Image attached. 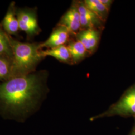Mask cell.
Returning a JSON list of instances; mask_svg holds the SVG:
<instances>
[{
	"instance_id": "6da1fadb",
	"label": "cell",
	"mask_w": 135,
	"mask_h": 135,
	"mask_svg": "<svg viewBox=\"0 0 135 135\" xmlns=\"http://www.w3.org/2000/svg\"><path fill=\"white\" fill-rule=\"evenodd\" d=\"M48 71H36L0 84V108L13 114L33 110L46 90Z\"/></svg>"
},
{
	"instance_id": "7a4b0ae2",
	"label": "cell",
	"mask_w": 135,
	"mask_h": 135,
	"mask_svg": "<svg viewBox=\"0 0 135 135\" xmlns=\"http://www.w3.org/2000/svg\"><path fill=\"white\" fill-rule=\"evenodd\" d=\"M8 38L13 55L11 78L36 72L39 64L45 58L42 54L41 43L22 42L9 35Z\"/></svg>"
},
{
	"instance_id": "3957f363",
	"label": "cell",
	"mask_w": 135,
	"mask_h": 135,
	"mask_svg": "<svg viewBox=\"0 0 135 135\" xmlns=\"http://www.w3.org/2000/svg\"><path fill=\"white\" fill-rule=\"evenodd\" d=\"M16 16L20 30L24 32L27 40L32 42L34 38L41 32L38 24L37 8L17 7Z\"/></svg>"
},
{
	"instance_id": "277c9868",
	"label": "cell",
	"mask_w": 135,
	"mask_h": 135,
	"mask_svg": "<svg viewBox=\"0 0 135 135\" xmlns=\"http://www.w3.org/2000/svg\"><path fill=\"white\" fill-rule=\"evenodd\" d=\"M114 116L135 117V85L129 88L107 111L93 119Z\"/></svg>"
},
{
	"instance_id": "5b68a950",
	"label": "cell",
	"mask_w": 135,
	"mask_h": 135,
	"mask_svg": "<svg viewBox=\"0 0 135 135\" xmlns=\"http://www.w3.org/2000/svg\"><path fill=\"white\" fill-rule=\"evenodd\" d=\"M75 4L80 15L81 30L96 29L102 30L104 29L105 23L96 15L88 9L84 2H77Z\"/></svg>"
},
{
	"instance_id": "8992f818",
	"label": "cell",
	"mask_w": 135,
	"mask_h": 135,
	"mask_svg": "<svg viewBox=\"0 0 135 135\" xmlns=\"http://www.w3.org/2000/svg\"><path fill=\"white\" fill-rule=\"evenodd\" d=\"M101 31L96 29H83L75 35L76 39L80 42L89 54L92 55L98 47Z\"/></svg>"
},
{
	"instance_id": "52a82bcc",
	"label": "cell",
	"mask_w": 135,
	"mask_h": 135,
	"mask_svg": "<svg viewBox=\"0 0 135 135\" xmlns=\"http://www.w3.org/2000/svg\"><path fill=\"white\" fill-rule=\"evenodd\" d=\"M71 35L72 34L66 27L57 24L48 38L41 43V48L50 49L65 45L70 41Z\"/></svg>"
},
{
	"instance_id": "ba28073f",
	"label": "cell",
	"mask_w": 135,
	"mask_h": 135,
	"mask_svg": "<svg viewBox=\"0 0 135 135\" xmlns=\"http://www.w3.org/2000/svg\"><path fill=\"white\" fill-rule=\"evenodd\" d=\"M58 24L66 27L72 35L75 36L81 30L80 15L75 3L61 17Z\"/></svg>"
},
{
	"instance_id": "9c48e42d",
	"label": "cell",
	"mask_w": 135,
	"mask_h": 135,
	"mask_svg": "<svg viewBox=\"0 0 135 135\" xmlns=\"http://www.w3.org/2000/svg\"><path fill=\"white\" fill-rule=\"evenodd\" d=\"M17 8L16 3L14 1L11 2L1 23L7 34L11 36H13L19 40L20 37L19 23L16 16Z\"/></svg>"
},
{
	"instance_id": "30bf717a",
	"label": "cell",
	"mask_w": 135,
	"mask_h": 135,
	"mask_svg": "<svg viewBox=\"0 0 135 135\" xmlns=\"http://www.w3.org/2000/svg\"><path fill=\"white\" fill-rule=\"evenodd\" d=\"M42 54L45 58L50 56L56 59L60 62L70 65L73 64L69 50L65 45L54 48L47 49L45 51L42 50Z\"/></svg>"
},
{
	"instance_id": "8fae6325",
	"label": "cell",
	"mask_w": 135,
	"mask_h": 135,
	"mask_svg": "<svg viewBox=\"0 0 135 135\" xmlns=\"http://www.w3.org/2000/svg\"><path fill=\"white\" fill-rule=\"evenodd\" d=\"M73 64L80 63L90 54L80 42L76 40L69 41L67 46Z\"/></svg>"
},
{
	"instance_id": "7c38bea8",
	"label": "cell",
	"mask_w": 135,
	"mask_h": 135,
	"mask_svg": "<svg viewBox=\"0 0 135 135\" xmlns=\"http://www.w3.org/2000/svg\"><path fill=\"white\" fill-rule=\"evenodd\" d=\"M84 3L88 9L96 15L104 23L105 22L109 11L102 4L100 0H85Z\"/></svg>"
},
{
	"instance_id": "4fadbf2b",
	"label": "cell",
	"mask_w": 135,
	"mask_h": 135,
	"mask_svg": "<svg viewBox=\"0 0 135 135\" xmlns=\"http://www.w3.org/2000/svg\"><path fill=\"white\" fill-rule=\"evenodd\" d=\"M13 58L0 55V84L11 78Z\"/></svg>"
},
{
	"instance_id": "5bb4252c",
	"label": "cell",
	"mask_w": 135,
	"mask_h": 135,
	"mask_svg": "<svg viewBox=\"0 0 135 135\" xmlns=\"http://www.w3.org/2000/svg\"><path fill=\"white\" fill-rule=\"evenodd\" d=\"M0 55H6L13 58V52L8 38L0 22Z\"/></svg>"
},
{
	"instance_id": "9a60e30c",
	"label": "cell",
	"mask_w": 135,
	"mask_h": 135,
	"mask_svg": "<svg viewBox=\"0 0 135 135\" xmlns=\"http://www.w3.org/2000/svg\"><path fill=\"white\" fill-rule=\"evenodd\" d=\"M100 1L102 4L104 5L106 8L109 11L111 8V5L112 4L113 1L112 0H100Z\"/></svg>"
},
{
	"instance_id": "2e32d148",
	"label": "cell",
	"mask_w": 135,
	"mask_h": 135,
	"mask_svg": "<svg viewBox=\"0 0 135 135\" xmlns=\"http://www.w3.org/2000/svg\"><path fill=\"white\" fill-rule=\"evenodd\" d=\"M129 135H135V128L133 129V130L132 131V132Z\"/></svg>"
}]
</instances>
